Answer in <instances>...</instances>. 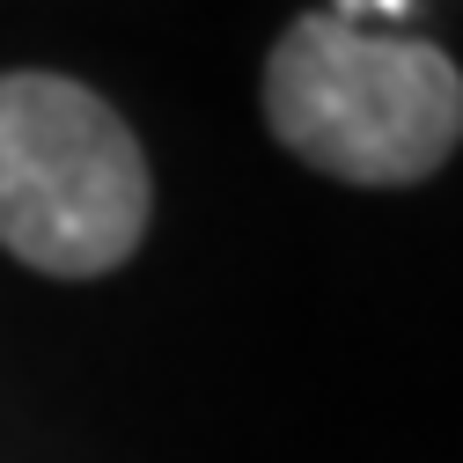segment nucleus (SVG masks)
I'll use <instances>...</instances> for the list:
<instances>
[{"instance_id": "obj_1", "label": "nucleus", "mask_w": 463, "mask_h": 463, "mask_svg": "<svg viewBox=\"0 0 463 463\" xmlns=\"http://www.w3.org/2000/svg\"><path fill=\"white\" fill-rule=\"evenodd\" d=\"M265 126L331 184L404 192L463 147V67L427 37L309 8L265 60Z\"/></svg>"}, {"instance_id": "obj_2", "label": "nucleus", "mask_w": 463, "mask_h": 463, "mask_svg": "<svg viewBox=\"0 0 463 463\" xmlns=\"http://www.w3.org/2000/svg\"><path fill=\"white\" fill-rule=\"evenodd\" d=\"M155 177L89 81L0 74V250L44 279H103L147 243Z\"/></svg>"}]
</instances>
